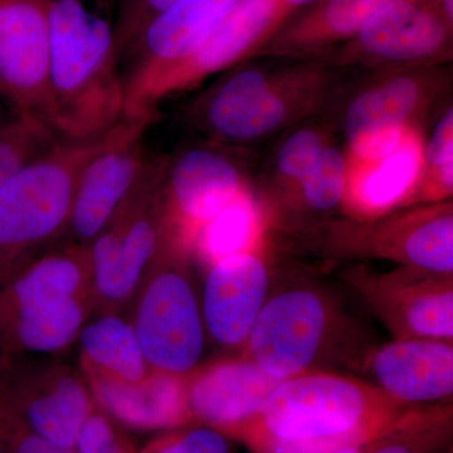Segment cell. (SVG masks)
I'll use <instances>...</instances> for the list:
<instances>
[{"instance_id": "cell-1", "label": "cell", "mask_w": 453, "mask_h": 453, "mask_svg": "<svg viewBox=\"0 0 453 453\" xmlns=\"http://www.w3.org/2000/svg\"><path fill=\"white\" fill-rule=\"evenodd\" d=\"M407 405L353 375L306 372L283 380L240 434L258 453H335L392 427Z\"/></svg>"}, {"instance_id": "cell-2", "label": "cell", "mask_w": 453, "mask_h": 453, "mask_svg": "<svg viewBox=\"0 0 453 453\" xmlns=\"http://www.w3.org/2000/svg\"><path fill=\"white\" fill-rule=\"evenodd\" d=\"M53 131L59 140L103 136L124 120V80L113 25L86 0H46Z\"/></svg>"}, {"instance_id": "cell-3", "label": "cell", "mask_w": 453, "mask_h": 453, "mask_svg": "<svg viewBox=\"0 0 453 453\" xmlns=\"http://www.w3.org/2000/svg\"><path fill=\"white\" fill-rule=\"evenodd\" d=\"M124 124L95 139L58 140L0 189V285L65 241L82 170Z\"/></svg>"}, {"instance_id": "cell-4", "label": "cell", "mask_w": 453, "mask_h": 453, "mask_svg": "<svg viewBox=\"0 0 453 453\" xmlns=\"http://www.w3.org/2000/svg\"><path fill=\"white\" fill-rule=\"evenodd\" d=\"M242 348L268 374L288 380L333 366L362 372L374 347L327 292L294 286L267 297Z\"/></svg>"}, {"instance_id": "cell-5", "label": "cell", "mask_w": 453, "mask_h": 453, "mask_svg": "<svg viewBox=\"0 0 453 453\" xmlns=\"http://www.w3.org/2000/svg\"><path fill=\"white\" fill-rule=\"evenodd\" d=\"M165 159H149L144 175L104 231L88 244L98 311L119 312L175 241L164 199Z\"/></svg>"}, {"instance_id": "cell-6", "label": "cell", "mask_w": 453, "mask_h": 453, "mask_svg": "<svg viewBox=\"0 0 453 453\" xmlns=\"http://www.w3.org/2000/svg\"><path fill=\"white\" fill-rule=\"evenodd\" d=\"M189 253L172 246L136 295L133 323L151 371L188 375L205 349L204 320L188 270Z\"/></svg>"}, {"instance_id": "cell-7", "label": "cell", "mask_w": 453, "mask_h": 453, "mask_svg": "<svg viewBox=\"0 0 453 453\" xmlns=\"http://www.w3.org/2000/svg\"><path fill=\"white\" fill-rule=\"evenodd\" d=\"M0 396L35 434L74 449L96 410L82 372L56 357L0 354Z\"/></svg>"}, {"instance_id": "cell-8", "label": "cell", "mask_w": 453, "mask_h": 453, "mask_svg": "<svg viewBox=\"0 0 453 453\" xmlns=\"http://www.w3.org/2000/svg\"><path fill=\"white\" fill-rule=\"evenodd\" d=\"M285 19L279 0H238L196 53L155 77L125 105L124 119L155 118L163 98L237 64L266 43Z\"/></svg>"}, {"instance_id": "cell-9", "label": "cell", "mask_w": 453, "mask_h": 453, "mask_svg": "<svg viewBox=\"0 0 453 453\" xmlns=\"http://www.w3.org/2000/svg\"><path fill=\"white\" fill-rule=\"evenodd\" d=\"M347 282L393 338L453 342V273L399 266L378 275L357 271Z\"/></svg>"}, {"instance_id": "cell-10", "label": "cell", "mask_w": 453, "mask_h": 453, "mask_svg": "<svg viewBox=\"0 0 453 453\" xmlns=\"http://www.w3.org/2000/svg\"><path fill=\"white\" fill-rule=\"evenodd\" d=\"M49 68L46 0H0V95L53 131Z\"/></svg>"}, {"instance_id": "cell-11", "label": "cell", "mask_w": 453, "mask_h": 453, "mask_svg": "<svg viewBox=\"0 0 453 453\" xmlns=\"http://www.w3.org/2000/svg\"><path fill=\"white\" fill-rule=\"evenodd\" d=\"M154 119H124L119 138L89 160L77 183L64 242L88 246L138 186L149 163L144 134Z\"/></svg>"}, {"instance_id": "cell-12", "label": "cell", "mask_w": 453, "mask_h": 453, "mask_svg": "<svg viewBox=\"0 0 453 453\" xmlns=\"http://www.w3.org/2000/svg\"><path fill=\"white\" fill-rule=\"evenodd\" d=\"M246 189L231 157L214 146L184 150L164 172V199L175 242L190 255L198 229Z\"/></svg>"}, {"instance_id": "cell-13", "label": "cell", "mask_w": 453, "mask_h": 453, "mask_svg": "<svg viewBox=\"0 0 453 453\" xmlns=\"http://www.w3.org/2000/svg\"><path fill=\"white\" fill-rule=\"evenodd\" d=\"M238 0H177L146 26L125 61L124 107L164 71L189 58Z\"/></svg>"}, {"instance_id": "cell-14", "label": "cell", "mask_w": 453, "mask_h": 453, "mask_svg": "<svg viewBox=\"0 0 453 453\" xmlns=\"http://www.w3.org/2000/svg\"><path fill=\"white\" fill-rule=\"evenodd\" d=\"M288 95L255 68L237 71L217 83L190 110L193 124L216 142L264 138L290 116Z\"/></svg>"}, {"instance_id": "cell-15", "label": "cell", "mask_w": 453, "mask_h": 453, "mask_svg": "<svg viewBox=\"0 0 453 453\" xmlns=\"http://www.w3.org/2000/svg\"><path fill=\"white\" fill-rule=\"evenodd\" d=\"M451 40L452 26L426 0H392L348 41L345 52L381 64H428L449 55Z\"/></svg>"}, {"instance_id": "cell-16", "label": "cell", "mask_w": 453, "mask_h": 453, "mask_svg": "<svg viewBox=\"0 0 453 453\" xmlns=\"http://www.w3.org/2000/svg\"><path fill=\"white\" fill-rule=\"evenodd\" d=\"M282 380L243 356L198 366L187 375L190 417L217 431L240 434Z\"/></svg>"}, {"instance_id": "cell-17", "label": "cell", "mask_w": 453, "mask_h": 453, "mask_svg": "<svg viewBox=\"0 0 453 453\" xmlns=\"http://www.w3.org/2000/svg\"><path fill=\"white\" fill-rule=\"evenodd\" d=\"M268 288L270 270L258 249L211 265L201 305L205 332L223 347H243L267 301Z\"/></svg>"}, {"instance_id": "cell-18", "label": "cell", "mask_w": 453, "mask_h": 453, "mask_svg": "<svg viewBox=\"0 0 453 453\" xmlns=\"http://www.w3.org/2000/svg\"><path fill=\"white\" fill-rule=\"evenodd\" d=\"M354 238L353 251L401 266L453 273L452 203L440 202L380 217Z\"/></svg>"}, {"instance_id": "cell-19", "label": "cell", "mask_w": 453, "mask_h": 453, "mask_svg": "<svg viewBox=\"0 0 453 453\" xmlns=\"http://www.w3.org/2000/svg\"><path fill=\"white\" fill-rule=\"evenodd\" d=\"M362 372L374 386L404 404L445 401L453 395V342L395 339L372 348Z\"/></svg>"}, {"instance_id": "cell-20", "label": "cell", "mask_w": 453, "mask_h": 453, "mask_svg": "<svg viewBox=\"0 0 453 453\" xmlns=\"http://www.w3.org/2000/svg\"><path fill=\"white\" fill-rule=\"evenodd\" d=\"M81 372L98 411L111 421L138 431L175 428L192 419L187 375L151 371L139 381L110 377L85 365Z\"/></svg>"}, {"instance_id": "cell-21", "label": "cell", "mask_w": 453, "mask_h": 453, "mask_svg": "<svg viewBox=\"0 0 453 453\" xmlns=\"http://www.w3.org/2000/svg\"><path fill=\"white\" fill-rule=\"evenodd\" d=\"M427 89L418 77L396 76L354 98L344 130L357 162H374L392 153L425 104Z\"/></svg>"}, {"instance_id": "cell-22", "label": "cell", "mask_w": 453, "mask_h": 453, "mask_svg": "<svg viewBox=\"0 0 453 453\" xmlns=\"http://www.w3.org/2000/svg\"><path fill=\"white\" fill-rule=\"evenodd\" d=\"M423 175V145L411 127L392 153L348 172L344 204L363 219H380L412 204Z\"/></svg>"}, {"instance_id": "cell-23", "label": "cell", "mask_w": 453, "mask_h": 453, "mask_svg": "<svg viewBox=\"0 0 453 453\" xmlns=\"http://www.w3.org/2000/svg\"><path fill=\"white\" fill-rule=\"evenodd\" d=\"M95 294L89 249L59 243L0 285V320L25 310Z\"/></svg>"}, {"instance_id": "cell-24", "label": "cell", "mask_w": 453, "mask_h": 453, "mask_svg": "<svg viewBox=\"0 0 453 453\" xmlns=\"http://www.w3.org/2000/svg\"><path fill=\"white\" fill-rule=\"evenodd\" d=\"M392 0H320L305 16L276 32L270 50L285 55H308L348 42Z\"/></svg>"}, {"instance_id": "cell-25", "label": "cell", "mask_w": 453, "mask_h": 453, "mask_svg": "<svg viewBox=\"0 0 453 453\" xmlns=\"http://www.w3.org/2000/svg\"><path fill=\"white\" fill-rule=\"evenodd\" d=\"M81 365L125 381L144 380L151 372L138 334L131 321L119 312L100 311L83 325L79 340Z\"/></svg>"}, {"instance_id": "cell-26", "label": "cell", "mask_w": 453, "mask_h": 453, "mask_svg": "<svg viewBox=\"0 0 453 453\" xmlns=\"http://www.w3.org/2000/svg\"><path fill=\"white\" fill-rule=\"evenodd\" d=\"M264 219L257 202L246 189L198 229L190 247L202 266L258 249Z\"/></svg>"}, {"instance_id": "cell-27", "label": "cell", "mask_w": 453, "mask_h": 453, "mask_svg": "<svg viewBox=\"0 0 453 453\" xmlns=\"http://www.w3.org/2000/svg\"><path fill=\"white\" fill-rule=\"evenodd\" d=\"M56 134L29 113H14L0 127V189L23 166L58 142Z\"/></svg>"}, {"instance_id": "cell-28", "label": "cell", "mask_w": 453, "mask_h": 453, "mask_svg": "<svg viewBox=\"0 0 453 453\" xmlns=\"http://www.w3.org/2000/svg\"><path fill=\"white\" fill-rule=\"evenodd\" d=\"M453 110L449 107L438 120L423 149V175L414 203H440L452 195Z\"/></svg>"}, {"instance_id": "cell-29", "label": "cell", "mask_w": 453, "mask_h": 453, "mask_svg": "<svg viewBox=\"0 0 453 453\" xmlns=\"http://www.w3.org/2000/svg\"><path fill=\"white\" fill-rule=\"evenodd\" d=\"M348 165L344 155L333 146H325L318 162L300 181L303 201L311 210L329 211L344 202Z\"/></svg>"}, {"instance_id": "cell-30", "label": "cell", "mask_w": 453, "mask_h": 453, "mask_svg": "<svg viewBox=\"0 0 453 453\" xmlns=\"http://www.w3.org/2000/svg\"><path fill=\"white\" fill-rule=\"evenodd\" d=\"M325 146L324 138L318 131H296L280 146L276 157L277 170L283 178L300 183L318 162Z\"/></svg>"}, {"instance_id": "cell-31", "label": "cell", "mask_w": 453, "mask_h": 453, "mask_svg": "<svg viewBox=\"0 0 453 453\" xmlns=\"http://www.w3.org/2000/svg\"><path fill=\"white\" fill-rule=\"evenodd\" d=\"M175 2L177 0H122L118 19L113 25L120 62L129 55L146 26Z\"/></svg>"}, {"instance_id": "cell-32", "label": "cell", "mask_w": 453, "mask_h": 453, "mask_svg": "<svg viewBox=\"0 0 453 453\" xmlns=\"http://www.w3.org/2000/svg\"><path fill=\"white\" fill-rule=\"evenodd\" d=\"M0 445L3 453H77L74 449L52 445L27 427L0 396Z\"/></svg>"}, {"instance_id": "cell-33", "label": "cell", "mask_w": 453, "mask_h": 453, "mask_svg": "<svg viewBox=\"0 0 453 453\" xmlns=\"http://www.w3.org/2000/svg\"><path fill=\"white\" fill-rule=\"evenodd\" d=\"M77 453H134L113 421L96 410L83 423L74 443Z\"/></svg>"}, {"instance_id": "cell-34", "label": "cell", "mask_w": 453, "mask_h": 453, "mask_svg": "<svg viewBox=\"0 0 453 453\" xmlns=\"http://www.w3.org/2000/svg\"><path fill=\"white\" fill-rule=\"evenodd\" d=\"M149 453H229L226 437L217 429L196 428L162 445L153 447Z\"/></svg>"}, {"instance_id": "cell-35", "label": "cell", "mask_w": 453, "mask_h": 453, "mask_svg": "<svg viewBox=\"0 0 453 453\" xmlns=\"http://www.w3.org/2000/svg\"><path fill=\"white\" fill-rule=\"evenodd\" d=\"M380 434L369 440V446H365V442L360 443V445L340 449V451L335 453H416L412 443H408L407 441L401 440V438H398V440L380 441Z\"/></svg>"}, {"instance_id": "cell-36", "label": "cell", "mask_w": 453, "mask_h": 453, "mask_svg": "<svg viewBox=\"0 0 453 453\" xmlns=\"http://www.w3.org/2000/svg\"><path fill=\"white\" fill-rule=\"evenodd\" d=\"M320 0H279L280 8L283 16L288 17L294 9L305 7V5L314 4Z\"/></svg>"}, {"instance_id": "cell-37", "label": "cell", "mask_w": 453, "mask_h": 453, "mask_svg": "<svg viewBox=\"0 0 453 453\" xmlns=\"http://www.w3.org/2000/svg\"><path fill=\"white\" fill-rule=\"evenodd\" d=\"M14 113L17 112L8 105L7 101L0 95V127H2L5 121L9 120Z\"/></svg>"}, {"instance_id": "cell-38", "label": "cell", "mask_w": 453, "mask_h": 453, "mask_svg": "<svg viewBox=\"0 0 453 453\" xmlns=\"http://www.w3.org/2000/svg\"><path fill=\"white\" fill-rule=\"evenodd\" d=\"M0 453H3V451H2V445H0Z\"/></svg>"}, {"instance_id": "cell-39", "label": "cell", "mask_w": 453, "mask_h": 453, "mask_svg": "<svg viewBox=\"0 0 453 453\" xmlns=\"http://www.w3.org/2000/svg\"><path fill=\"white\" fill-rule=\"evenodd\" d=\"M144 453H149L148 451H145Z\"/></svg>"}]
</instances>
